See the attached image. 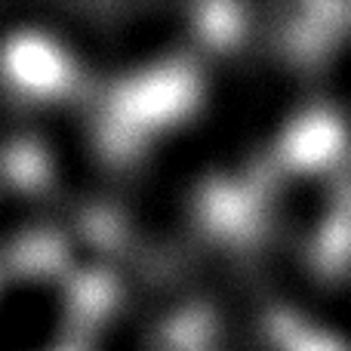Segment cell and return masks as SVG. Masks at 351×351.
<instances>
[{
    "label": "cell",
    "instance_id": "obj_1",
    "mask_svg": "<svg viewBox=\"0 0 351 351\" xmlns=\"http://www.w3.org/2000/svg\"><path fill=\"white\" fill-rule=\"evenodd\" d=\"M213 206L206 154L185 102L170 93L148 108L117 176L111 204L117 250L148 262H182Z\"/></svg>",
    "mask_w": 351,
    "mask_h": 351
},
{
    "label": "cell",
    "instance_id": "obj_3",
    "mask_svg": "<svg viewBox=\"0 0 351 351\" xmlns=\"http://www.w3.org/2000/svg\"><path fill=\"white\" fill-rule=\"evenodd\" d=\"M105 22V86L170 90L216 25V6L111 3Z\"/></svg>",
    "mask_w": 351,
    "mask_h": 351
},
{
    "label": "cell",
    "instance_id": "obj_4",
    "mask_svg": "<svg viewBox=\"0 0 351 351\" xmlns=\"http://www.w3.org/2000/svg\"><path fill=\"white\" fill-rule=\"evenodd\" d=\"M247 219L333 262L351 219L342 164L324 152H290L278 158L262 173L247 204Z\"/></svg>",
    "mask_w": 351,
    "mask_h": 351
},
{
    "label": "cell",
    "instance_id": "obj_7",
    "mask_svg": "<svg viewBox=\"0 0 351 351\" xmlns=\"http://www.w3.org/2000/svg\"><path fill=\"white\" fill-rule=\"evenodd\" d=\"M342 182H346V194H348V204H351V152L342 160Z\"/></svg>",
    "mask_w": 351,
    "mask_h": 351
},
{
    "label": "cell",
    "instance_id": "obj_6",
    "mask_svg": "<svg viewBox=\"0 0 351 351\" xmlns=\"http://www.w3.org/2000/svg\"><path fill=\"white\" fill-rule=\"evenodd\" d=\"M327 16L311 49V84L317 121L346 160L351 152V6H327Z\"/></svg>",
    "mask_w": 351,
    "mask_h": 351
},
{
    "label": "cell",
    "instance_id": "obj_2",
    "mask_svg": "<svg viewBox=\"0 0 351 351\" xmlns=\"http://www.w3.org/2000/svg\"><path fill=\"white\" fill-rule=\"evenodd\" d=\"M182 102L206 154L216 204L243 213L262 179V160L250 130L241 49L222 6L182 74Z\"/></svg>",
    "mask_w": 351,
    "mask_h": 351
},
{
    "label": "cell",
    "instance_id": "obj_5",
    "mask_svg": "<svg viewBox=\"0 0 351 351\" xmlns=\"http://www.w3.org/2000/svg\"><path fill=\"white\" fill-rule=\"evenodd\" d=\"M47 176L59 200L77 216L111 213L117 176L96 121L68 96H49L37 117Z\"/></svg>",
    "mask_w": 351,
    "mask_h": 351
}]
</instances>
